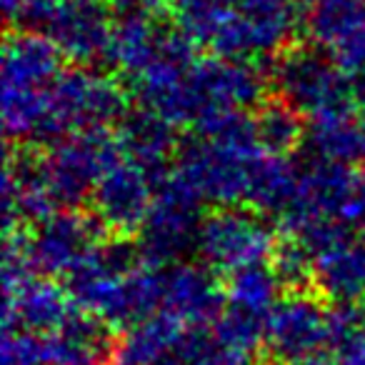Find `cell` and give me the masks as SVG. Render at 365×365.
I'll return each instance as SVG.
<instances>
[{"label": "cell", "mask_w": 365, "mask_h": 365, "mask_svg": "<svg viewBox=\"0 0 365 365\" xmlns=\"http://www.w3.org/2000/svg\"><path fill=\"white\" fill-rule=\"evenodd\" d=\"M188 325L170 313H155L143 323L128 328L120 343L113 345L110 365H158L160 360L178 353Z\"/></svg>", "instance_id": "16"}, {"label": "cell", "mask_w": 365, "mask_h": 365, "mask_svg": "<svg viewBox=\"0 0 365 365\" xmlns=\"http://www.w3.org/2000/svg\"><path fill=\"white\" fill-rule=\"evenodd\" d=\"M81 313L71 290L51 278H31L23 288L6 293V330L51 335Z\"/></svg>", "instance_id": "12"}, {"label": "cell", "mask_w": 365, "mask_h": 365, "mask_svg": "<svg viewBox=\"0 0 365 365\" xmlns=\"http://www.w3.org/2000/svg\"><path fill=\"white\" fill-rule=\"evenodd\" d=\"M280 290H283V285H280L278 275L273 273L270 263L250 265V268L238 270L225 283V295H228L230 308L260 315L265 320H268L270 310L278 305Z\"/></svg>", "instance_id": "20"}, {"label": "cell", "mask_w": 365, "mask_h": 365, "mask_svg": "<svg viewBox=\"0 0 365 365\" xmlns=\"http://www.w3.org/2000/svg\"><path fill=\"white\" fill-rule=\"evenodd\" d=\"M3 365H46L41 335L28 330H6Z\"/></svg>", "instance_id": "22"}, {"label": "cell", "mask_w": 365, "mask_h": 365, "mask_svg": "<svg viewBox=\"0 0 365 365\" xmlns=\"http://www.w3.org/2000/svg\"><path fill=\"white\" fill-rule=\"evenodd\" d=\"M363 3H365V0H363Z\"/></svg>", "instance_id": "29"}, {"label": "cell", "mask_w": 365, "mask_h": 365, "mask_svg": "<svg viewBox=\"0 0 365 365\" xmlns=\"http://www.w3.org/2000/svg\"><path fill=\"white\" fill-rule=\"evenodd\" d=\"M26 6H28V0H3V11H6V18L11 23H18V18H21Z\"/></svg>", "instance_id": "25"}, {"label": "cell", "mask_w": 365, "mask_h": 365, "mask_svg": "<svg viewBox=\"0 0 365 365\" xmlns=\"http://www.w3.org/2000/svg\"><path fill=\"white\" fill-rule=\"evenodd\" d=\"M270 81L280 98L308 120L358 110L350 76L313 46H293L275 56Z\"/></svg>", "instance_id": "1"}, {"label": "cell", "mask_w": 365, "mask_h": 365, "mask_svg": "<svg viewBox=\"0 0 365 365\" xmlns=\"http://www.w3.org/2000/svg\"><path fill=\"white\" fill-rule=\"evenodd\" d=\"M290 365H340V360L333 350L323 348V350H318V353H310V355H305V358L295 360V363H290Z\"/></svg>", "instance_id": "24"}, {"label": "cell", "mask_w": 365, "mask_h": 365, "mask_svg": "<svg viewBox=\"0 0 365 365\" xmlns=\"http://www.w3.org/2000/svg\"><path fill=\"white\" fill-rule=\"evenodd\" d=\"M120 158L125 155L110 128L81 130L51 143L48 155H43V165L56 203L66 205L68 210L81 205V200L93 195L103 173Z\"/></svg>", "instance_id": "4"}, {"label": "cell", "mask_w": 365, "mask_h": 365, "mask_svg": "<svg viewBox=\"0 0 365 365\" xmlns=\"http://www.w3.org/2000/svg\"><path fill=\"white\" fill-rule=\"evenodd\" d=\"M305 148L313 158L343 165L365 160V125L358 110L308 120Z\"/></svg>", "instance_id": "17"}, {"label": "cell", "mask_w": 365, "mask_h": 365, "mask_svg": "<svg viewBox=\"0 0 365 365\" xmlns=\"http://www.w3.org/2000/svg\"><path fill=\"white\" fill-rule=\"evenodd\" d=\"M115 135L123 148V155L145 168L150 173L153 182L170 170L163 163L175 145V133H173V125L165 118L155 115L148 108L128 110L125 118L118 123Z\"/></svg>", "instance_id": "15"}, {"label": "cell", "mask_w": 365, "mask_h": 365, "mask_svg": "<svg viewBox=\"0 0 365 365\" xmlns=\"http://www.w3.org/2000/svg\"><path fill=\"white\" fill-rule=\"evenodd\" d=\"M310 46L330 58L348 76L365 71V3L323 0L310 6L303 21Z\"/></svg>", "instance_id": "10"}, {"label": "cell", "mask_w": 365, "mask_h": 365, "mask_svg": "<svg viewBox=\"0 0 365 365\" xmlns=\"http://www.w3.org/2000/svg\"><path fill=\"white\" fill-rule=\"evenodd\" d=\"M363 235H365V233H363ZM363 245H365V243H363Z\"/></svg>", "instance_id": "28"}, {"label": "cell", "mask_w": 365, "mask_h": 365, "mask_svg": "<svg viewBox=\"0 0 365 365\" xmlns=\"http://www.w3.org/2000/svg\"><path fill=\"white\" fill-rule=\"evenodd\" d=\"M328 345V308L308 293L278 300L265 320L263 348L278 365H290Z\"/></svg>", "instance_id": "8"}, {"label": "cell", "mask_w": 365, "mask_h": 365, "mask_svg": "<svg viewBox=\"0 0 365 365\" xmlns=\"http://www.w3.org/2000/svg\"><path fill=\"white\" fill-rule=\"evenodd\" d=\"M46 365H103L110 360L108 325L96 315L81 313L51 335H41Z\"/></svg>", "instance_id": "14"}, {"label": "cell", "mask_w": 365, "mask_h": 365, "mask_svg": "<svg viewBox=\"0 0 365 365\" xmlns=\"http://www.w3.org/2000/svg\"><path fill=\"white\" fill-rule=\"evenodd\" d=\"M93 215L108 228V233H140L155 200V185L150 173L130 158L113 163L98 180L91 195Z\"/></svg>", "instance_id": "7"}, {"label": "cell", "mask_w": 365, "mask_h": 365, "mask_svg": "<svg viewBox=\"0 0 365 365\" xmlns=\"http://www.w3.org/2000/svg\"><path fill=\"white\" fill-rule=\"evenodd\" d=\"M128 113L125 91L110 76L78 66L63 71L48 93V118L41 140H61L66 135L120 123Z\"/></svg>", "instance_id": "2"}, {"label": "cell", "mask_w": 365, "mask_h": 365, "mask_svg": "<svg viewBox=\"0 0 365 365\" xmlns=\"http://www.w3.org/2000/svg\"><path fill=\"white\" fill-rule=\"evenodd\" d=\"M225 305V285L205 265L175 263L163 273V313H170L188 328H210Z\"/></svg>", "instance_id": "11"}, {"label": "cell", "mask_w": 365, "mask_h": 365, "mask_svg": "<svg viewBox=\"0 0 365 365\" xmlns=\"http://www.w3.org/2000/svg\"><path fill=\"white\" fill-rule=\"evenodd\" d=\"M103 3H108V0H103Z\"/></svg>", "instance_id": "27"}, {"label": "cell", "mask_w": 365, "mask_h": 365, "mask_svg": "<svg viewBox=\"0 0 365 365\" xmlns=\"http://www.w3.org/2000/svg\"><path fill=\"white\" fill-rule=\"evenodd\" d=\"M66 58L46 36L18 28L3 46V108L31 110L48 101Z\"/></svg>", "instance_id": "6"}, {"label": "cell", "mask_w": 365, "mask_h": 365, "mask_svg": "<svg viewBox=\"0 0 365 365\" xmlns=\"http://www.w3.org/2000/svg\"><path fill=\"white\" fill-rule=\"evenodd\" d=\"M108 228L93 213L61 210L31 230V263L41 275L71 273L93 248L106 243Z\"/></svg>", "instance_id": "9"}, {"label": "cell", "mask_w": 365, "mask_h": 365, "mask_svg": "<svg viewBox=\"0 0 365 365\" xmlns=\"http://www.w3.org/2000/svg\"><path fill=\"white\" fill-rule=\"evenodd\" d=\"M275 243V233L258 215L238 208H223L203 220L198 250L205 268L230 278L250 265L268 263Z\"/></svg>", "instance_id": "5"}, {"label": "cell", "mask_w": 365, "mask_h": 365, "mask_svg": "<svg viewBox=\"0 0 365 365\" xmlns=\"http://www.w3.org/2000/svg\"><path fill=\"white\" fill-rule=\"evenodd\" d=\"M255 115V133H258V143L265 153L270 155H288L293 153L300 143H305V118L300 115L295 108H290L283 98L278 101H265L258 106Z\"/></svg>", "instance_id": "19"}, {"label": "cell", "mask_w": 365, "mask_h": 365, "mask_svg": "<svg viewBox=\"0 0 365 365\" xmlns=\"http://www.w3.org/2000/svg\"><path fill=\"white\" fill-rule=\"evenodd\" d=\"M170 13V11H165ZM165 13H130L113 16V33L108 43L106 63L133 81L138 78L163 51L173 28Z\"/></svg>", "instance_id": "13"}, {"label": "cell", "mask_w": 365, "mask_h": 365, "mask_svg": "<svg viewBox=\"0 0 365 365\" xmlns=\"http://www.w3.org/2000/svg\"><path fill=\"white\" fill-rule=\"evenodd\" d=\"M308 3H310V6H315V3H323V0H308Z\"/></svg>", "instance_id": "26"}, {"label": "cell", "mask_w": 365, "mask_h": 365, "mask_svg": "<svg viewBox=\"0 0 365 365\" xmlns=\"http://www.w3.org/2000/svg\"><path fill=\"white\" fill-rule=\"evenodd\" d=\"M335 355H338L340 365H365V335L355 340V343L345 345Z\"/></svg>", "instance_id": "23"}, {"label": "cell", "mask_w": 365, "mask_h": 365, "mask_svg": "<svg viewBox=\"0 0 365 365\" xmlns=\"http://www.w3.org/2000/svg\"><path fill=\"white\" fill-rule=\"evenodd\" d=\"M18 28L46 36L66 61L91 66L106 61L113 13L103 0H28Z\"/></svg>", "instance_id": "3"}, {"label": "cell", "mask_w": 365, "mask_h": 365, "mask_svg": "<svg viewBox=\"0 0 365 365\" xmlns=\"http://www.w3.org/2000/svg\"><path fill=\"white\" fill-rule=\"evenodd\" d=\"M270 268L278 275L280 285L290 293H305L308 283L315 278V255L293 235L278 238L273 253H270Z\"/></svg>", "instance_id": "21"}, {"label": "cell", "mask_w": 365, "mask_h": 365, "mask_svg": "<svg viewBox=\"0 0 365 365\" xmlns=\"http://www.w3.org/2000/svg\"><path fill=\"white\" fill-rule=\"evenodd\" d=\"M313 283L330 303L365 300V245L345 243L318 255Z\"/></svg>", "instance_id": "18"}]
</instances>
